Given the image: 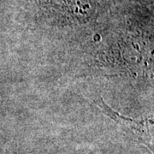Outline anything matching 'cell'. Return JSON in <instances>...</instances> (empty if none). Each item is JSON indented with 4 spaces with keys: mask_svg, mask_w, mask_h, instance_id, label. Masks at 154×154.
I'll use <instances>...</instances> for the list:
<instances>
[]
</instances>
